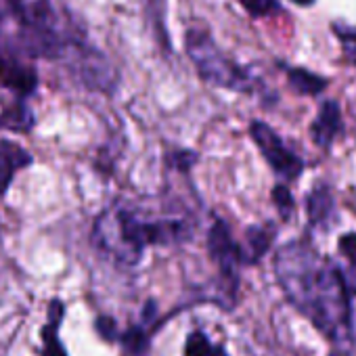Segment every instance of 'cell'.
<instances>
[{
  "label": "cell",
  "mask_w": 356,
  "mask_h": 356,
  "mask_svg": "<svg viewBox=\"0 0 356 356\" xmlns=\"http://www.w3.org/2000/svg\"><path fill=\"white\" fill-rule=\"evenodd\" d=\"M275 275L287 300L329 339L350 335L352 304L339 268L306 241H291L275 256Z\"/></svg>",
  "instance_id": "6da1fadb"
},
{
  "label": "cell",
  "mask_w": 356,
  "mask_h": 356,
  "mask_svg": "<svg viewBox=\"0 0 356 356\" xmlns=\"http://www.w3.org/2000/svg\"><path fill=\"white\" fill-rule=\"evenodd\" d=\"M187 216L153 214L147 208L113 204L103 210L92 227V243L115 264L136 266L149 245H172L191 237Z\"/></svg>",
  "instance_id": "7a4b0ae2"
},
{
  "label": "cell",
  "mask_w": 356,
  "mask_h": 356,
  "mask_svg": "<svg viewBox=\"0 0 356 356\" xmlns=\"http://www.w3.org/2000/svg\"><path fill=\"white\" fill-rule=\"evenodd\" d=\"M74 40L59 30L51 0H0V51L19 59H61Z\"/></svg>",
  "instance_id": "3957f363"
},
{
  "label": "cell",
  "mask_w": 356,
  "mask_h": 356,
  "mask_svg": "<svg viewBox=\"0 0 356 356\" xmlns=\"http://www.w3.org/2000/svg\"><path fill=\"white\" fill-rule=\"evenodd\" d=\"M185 47L193 65L206 82L239 92H250L254 88L252 76L220 53L206 28H191L185 34Z\"/></svg>",
  "instance_id": "277c9868"
},
{
  "label": "cell",
  "mask_w": 356,
  "mask_h": 356,
  "mask_svg": "<svg viewBox=\"0 0 356 356\" xmlns=\"http://www.w3.org/2000/svg\"><path fill=\"white\" fill-rule=\"evenodd\" d=\"M67 61L70 67L74 72V76L90 90H99V92H111L118 84V72L111 65V61L97 51L95 47L82 42V40H74L70 51H67Z\"/></svg>",
  "instance_id": "5b68a950"
},
{
  "label": "cell",
  "mask_w": 356,
  "mask_h": 356,
  "mask_svg": "<svg viewBox=\"0 0 356 356\" xmlns=\"http://www.w3.org/2000/svg\"><path fill=\"white\" fill-rule=\"evenodd\" d=\"M250 134H252L254 143L260 147V151L266 157V161L270 163V168L279 176L287 178V181H291V178H298L300 176V172L304 168L302 159L283 145L281 136L268 124H264V122H252Z\"/></svg>",
  "instance_id": "8992f818"
},
{
  "label": "cell",
  "mask_w": 356,
  "mask_h": 356,
  "mask_svg": "<svg viewBox=\"0 0 356 356\" xmlns=\"http://www.w3.org/2000/svg\"><path fill=\"white\" fill-rule=\"evenodd\" d=\"M208 252H210V258L220 266V270L231 281H237L235 268L243 264V254H241V248L233 241L231 231L222 220H216L208 233Z\"/></svg>",
  "instance_id": "52a82bcc"
},
{
  "label": "cell",
  "mask_w": 356,
  "mask_h": 356,
  "mask_svg": "<svg viewBox=\"0 0 356 356\" xmlns=\"http://www.w3.org/2000/svg\"><path fill=\"white\" fill-rule=\"evenodd\" d=\"M0 82L15 90L19 97H28L38 86V74L24 59L0 51Z\"/></svg>",
  "instance_id": "ba28073f"
},
{
  "label": "cell",
  "mask_w": 356,
  "mask_h": 356,
  "mask_svg": "<svg viewBox=\"0 0 356 356\" xmlns=\"http://www.w3.org/2000/svg\"><path fill=\"white\" fill-rule=\"evenodd\" d=\"M34 157L28 149H24L19 143L9 140V138H0V197H3L13 178L19 170L32 165Z\"/></svg>",
  "instance_id": "9c48e42d"
},
{
  "label": "cell",
  "mask_w": 356,
  "mask_h": 356,
  "mask_svg": "<svg viewBox=\"0 0 356 356\" xmlns=\"http://www.w3.org/2000/svg\"><path fill=\"white\" fill-rule=\"evenodd\" d=\"M341 111L335 101H325L318 109L316 120L312 122L310 134L318 147H329L333 138L341 132Z\"/></svg>",
  "instance_id": "30bf717a"
},
{
  "label": "cell",
  "mask_w": 356,
  "mask_h": 356,
  "mask_svg": "<svg viewBox=\"0 0 356 356\" xmlns=\"http://www.w3.org/2000/svg\"><path fill=\"white\" fill-rule=\"evenodd\" d=\"M65 306L59 300H53L49 306V325L42 327V356H67L61 339H59V327L63 321Z\"/></svg>",
  "instance_id": "8fae6325"
},
{
  "label": "cell",
  "mask_w": 356,
  "mask_h": 356,
  "mask_svg": "<svg viewBox=\"0 0 356 356\" xmlns=\"http://www.w3.org/2000/svg\"><path fill=\"white\" fill-rule=\"evenodd\" d=\"M36 120L32 109L24 101H15L13 105L5 107L0 113V130L11 132H30L34 128Z\"/></svg>",
  "instance_id": "7c38bea8"
},
{
  "label": "cell",
  "mask_w": 356,
  "mask_h": 356,
  "mask_svg": "<svg viewBox=\"0 0 356 356\" xmlns=\"http://www.w3.org/2000/svg\"><path fill=\"white\" fill-rule=\"evenodd\" d=\"M333 216V200L325 187H316L308 197V218L314 227H325Z\"/></svg>",
  "instance_id": "4fadbf2b"
},
{
  "label": "cell",
  "mask_w": 356,
  "mask_h": 356,
  "mask_svg": "<svg viewBox=\"0 0 356 356\" xmlns=\"http://www.w3.org/2000/svg\"><path fill=\"white\" fill-rule=\"evenodd\" d=\"M287 80L291 84V88L300 95H308V97H314V95H321L325 88H327V80L323 76H316L304 67H291L287 72Z\"/></svg>",
  "instance_id": "5bb4252c"
},
{
  "label": "cell",
  "mask_w": 356,
  "mask_h": 356,
  "mask_svg": "<svg viewBox=\"0 0 356 356\" xmlns=\"http://www.w3.org/2000/svg\"><path fill=\"white\" fill-rule=\"evenodd\" d=\"M270 239H273V237H270L264 229H260V227L250 229V231H248V237H245V248H241L243 264L258 262V260L266 254V250H268V245H270Z\"/></svg>",
  "instance_id": "9a60e30c"
},
{
  "label": "cell",
  "mask_w": 356,
  "mask_h": 356,
  "mask_svg": "<svg viewBox=\"0 0 356 356\" xmlns=\"http://www.w3.org/2000/svg\"><path fill=\"white\" fill-rule=\"evenodd\" d=\"M185 356H218V348L212 346V341L202 331H193L187 337Z\"/></svg>",
  "instance_id": "2e32d148"
},
{
  "label": "cell",
  "mask_w": 356,
  "mask_h": 356,
  "mask_svg": "<svg viewBox=\"0 0 356 356\" xmlns=\"http://www.w3.org/2000/svg\"><path fill=\"white\" fill-rule=\"evenodd\" d=\"M239 3L252 17H268L281 11L279 0H239Z\"/></svg>",
  "instance_id": "e0dca14e"
},
{
  "label": "cell",
  "mask_w": 356,
  "mask_h": 356,
  "mask_svg": "<svg viewBox=\"0 0 356 356\" xmlns=\"http://www.w3.org/2000/svg\"><path fill=\"white\" fill-rule=\"evenodd\" d=\"M120 339H122V343H124V350H126L128 354H132V356L140 354V352L145 350V346H147V337H145V333H143L138 327H130Z\"/></svg>",
  "instance_id": "ac0fdd59"
},
{
  "label": "cell",
  "mask_w": 356,
  "mask_h": 356,
  "mask_svg": "<svg viewBox=\"0 0 356 356\" xmlns=\"http://www.w3.org/2000/svg\"><path fill=\"white\" fill-rule=\"evenodd\" d=\"M273 200H275L277 208H279L285 216L293 210V200H291V193L287 191V187L279 185V187L273 191Z\"/></svg>",
  "instance_id": "d6986e66"
},
{
  "label": "cell",
  "mask_w": 356,
  "mask_h": 356,
  "mask_svg": "<svg viewBox=\"0 0 356 356\" xmlns=\"http://www.w3.org/2000/svg\"><path fill=\"white\" fill-rule=\"evenodd\" d=\"M339 250L343 252V256H346V258L354 264V268H356V233L343 235L341 241H339Z\"/></svg>",
  "instance_id": "ffe728a7"
},
{
  "label": "cell",
  "mask_w": 356,
  "mask_h": 356,
  "mask_svg": "<svg viewBox=\"0 0 356 356\" xmlns=\"http://www.w3.org/2000/svg\"><path fill=\"white\" fill-rule=\"evenodd\" d=\"M97 331L105 337V339H113L115 337V323L107 316H101L97 321Z\"/></svg>",
  "instance_id": "44dd1931"
},
{
  "label": "cell",
  "mask_w": 356,
  "mask_h": 356,
  "mask_svg": "<svg viewBox=\"0 0 356 356\" xmlns=\"http://www.w3.org/2000/svg\"><path fill=\"white\" fill-rule=\"evenodd\" d=\"M195 159H197V155L191 153V151H178V153L172 155V161H176L178 165H181V170H187Z\"/></svg>",
  "instance_id": "7402d4cb"
},
{
  "label": "cell",
  "mask_w": 356,
  "mask_h": 356,
  "mask_svg": "<svg viewBox=\"0 0 356 356\" xmlns=\"http://www.w3.org/2000/svg\"><path fill=\"white\" fill-rule=\"evenodd\" d=\"M293 5H298V7H310V5H314L316 0H291Z\"/></svg>",
  "instance_id": "603a6c76"
}]
</instances>
